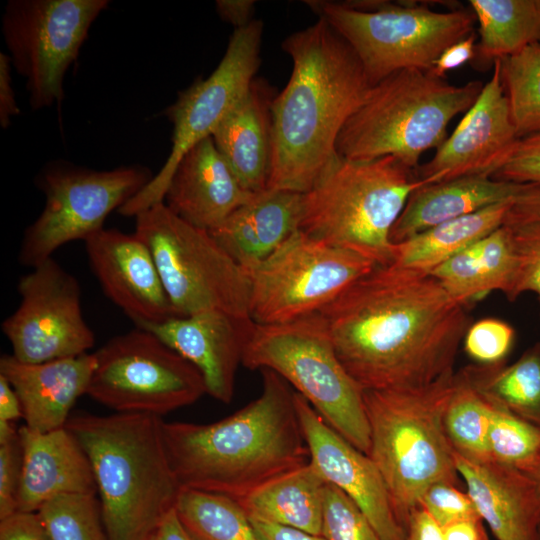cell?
<instances>
[{"label":"cell","mask_w":540,"mask_h":540,"mask_svg":"<svg viewBox=\"0 0 540 540\" xmlns=\"http://www.w3.org/2000/svg\"><path fill=\"white\" fill-rule=\"evenodd\" d=\"M302 204L303 194L267 189L209 232L248 273L299 230Z\"/></svg>","instance_id":"d4e9b609"},{"label":"cell","mask_w":540,"mask_h":540,"mask_svg":"<svg viewBox=\"0 0 540 540\" xmlns=\"http://www.w3.org/2000/svg\"><path fill=\"white\" fill-rule=\"evenodd\" d=\"M250 522L260 540H325L300 529L249 517Z\"/></svg>","instance_id":"681fc988"},{"label":"cell","mask_w":540,"mask_h":540,"mask_svg":"<svg viewBox=\"0 0 540 540\" xmlns=\"http://www.w3.org/2000/svg\"><path fill=\"white\" fill-rule=\"evenodd\" d=\"M444 540H489L481 517L454 522L442 528Z\"/></svg>","instance_id":"816d5d0a"},{"label":"cell","mask_w":540,"mask_h":540,"mask_svg":"<svg viewBox=\"0 0 540 540\" xmlns=\"http://www.w3.org/2000/svg\"><path fill=\"white\" fill-rule=\"evenodd\" d=\"M95 366L94 353L42 363H25L4 354L0 376L16 392L25 426L49 432L66 426L75 402L87 393Z\"/></svg>","instance_id":"603a6c76"},{"label":"cell","mask_w":540,"mask_h":540,"mask_svg":"<svg viewBox=\"0 0 540 540\" xmlns=\"http://www.w3.org/2000/svg\"><path fill=\"white\" fill-rule=\"evenodd\" d=\"M282 48L292 72L271 104L267 189L304 194L338 156L341 129L372 85L352 48L323 19L289 35Z\"/></svg>","instance_id":"7a4b0ae2"},{"label":"cell","mask_w":540,"mask_h":540,"mask_svg":"<svg viewBox=\"0 0 540 540\" xmlns=\"http://www.w3.org/2000/svg\"><path fill=\"white\" fill-rule=\"evenodd\" d=\"M135 234L148 246L178 316L217 310L251 319V282L212 237L173 213L164 202L136 217Z\"/></svg>","instance_id":"30bf717a"},{"label":"cell","mask_w":540,"mask_h":540,"mask_svg":"<svg viewBox=\"0 0 540 540\" xmlns=\"http://www.w3.org/2000/svg\"><path fill=\"white\" fill-rule=\"evenodd\" d=\"M472 107L433 158L415 170L419 179L436 183L466 175L493 176L518 140L500 75L499 60Z\"/></svg>","instance_id":"e0dca14e"},{"label":"cell","mask_w":540,"mask_h":540,"mask_svg":"<svg viewBox=\"0 0 540 540\" xmlns=\"http://www.w3.org/2000/svg\"><path fill=\"white\" fill-rule=\"evenodd\" d=\"M515 271L516 255L511 234L503 224L430 274L455 301L468 307L495 290L507 297Z\"/></svg>","instance_id":"83f0119b"},{"label":"cell","mask_w":540,"mask_h":540,"mask_svg":"<svg viewBox=\"0 0 540 540\" xmlns=\"http://www.w3.org/2000/svg\"><path fill=\"white\" fill-rule=\"evenodd\" d=\"M139 165L96 171L68 163L47 165L37 178L45 204L23 235L19 262L31 268L52 258L66 243L85 241L103 229L108 215L120 209L152 179Z\"/></svg>","instance_id":"7c38bea8"},{"label":"cell","mask_w":540,"mask_h":540,"mask_svg":"<svg viewBox=\"0 0 540 540\" xmlns=\"http://www.w3.org/2000/svg\"><path fill=\"white\" fill-rule=\"evenodd\" d=\"M175 511L192 540H260L244 509L228 496L181 489Z\"/></svg>","instance_id":"d6a6232c"},{"label":"cell","mask_w":540,"mask_h":540,"mask_svg":"<svg viewBox=\"0 0 540 540\" xmlns=\"http://www.w3.org/2000/svg\"><path fill=\"white\" fill-rule=\"evenodd\" d=\"M22 466L18 436L0 444V520L17 512V494Z\"/></svg>","instance_id":"7bdbcfd3"},{"label":"cell","mask_w":540,"mask_h":540,"mask_svg":"<svg viewBox=\"0 0 540 540\" xmlns=\"http://www.w3.org/2000/svg\"><path fill=\"white\" fill-rule=\"evenodd\" d=\"M262 391L228 417L209 424L164 422L163 438L182 489L236 501L310 461L295 390L269 369Z\"/></svg>","instance_id":"3957f363"},{"label":"cell","mask_w":540,"mask_h":540,"mask_svg":"<svg viewBox=\"0 0 540 540\" xmlns=\"http://www.w3.org/2000/svg\"><path fill=\"white\" fill-rule=\"evenodd\" d=\"M484 84L453 85L418 69L397 71L373 85L338 136L337 154L369 160L393 156L416 170L421 155L446 139L451 120L466 113Z\"/></svg>","instance_id":"52a82bcc"},{"label":"cell","mask_w":540,"mask_h":540,"mask_svg":"<svg viewBox=\"0 0 540 540\" xmlns=\"http://www.w3.org/2000/svg\"><path fill=\"white\" fill-rule=\"evenodd\" d=\"M17 288L19 306L1 324L17 360L42 363L79 356L94 346L80 284L53 258L21 276Z\"/></svg>","instance_id":"2e32d148"},{"label":"cell","mask_w":540,"mask_h":540,"mask_svg":"<svg viewBox=\"0 0 540 540\" xmlns=\"http://www.w3.org/2000/svg\"><path fill=\"white\" fill-rule=\"evenodd\" d=\"M12 69L8 54L0 53V125L4 129L21 113L12 85Z\"/></svg>","instance_id":"bcb514c9"},{"label":"cell","mask_w":540,"mask_h":540,"mask_svg":"<svg viewBox=\"0 0 540 540\" xmlns=\"http://www.w3.org/2000/svg\"><path fill=\"white\" fill-rule=\"evenodd\" d=\"M150 540H158L157 535L155 534Z\"/></svg>","instance_id":"9f6ffc18"},{"label":"cell","mask_w":540,"mask_h":540,"mask_svg":"<svg viewBox=\"0 0 540 540\" xmlns=\"http://www.w3.org/2000/svg\"><path fill=\"white\" fill-rule=\"evenodd\" d=\"M492 177L517 184L540 185V131L520 138Z\"/></svg>","instance_id":"b9f144b4"},{"label":"cell","mask_w":540,"mask_h":540,"mask_svg":"<svg viewBox=\"0 0 540 540\" xmlns=\"http://www.w3.org/2000/svg\"><path fill=\"white\" fill-rule=\"evenodd\" d=\"M255 194L241 184L209 136L182 156L163 202L184 221L210 231Z\"/></svg>","instance_id":"44dd1931"},{"label":"cell","mask_w":540,"mask_h":540,"mask_svg":"<svg viewBox=\"0 0 540 540\" xmlns=\"http://www.w3.org/2000/svg\"><path fill=\"white\" fill-rule=\"evenodd\" d=\"M421 506L442 528L454 522L480 517L467 492L449 483H436L421 496Z\"/></svg>","instance_id":"60d3db41"},{"label":"cell","mask_w":540,"mask_h":540,"mask_svg":"<svg viewBox=\"0 0 540 540\" xmlns=\"http://www.w3.org/2000/svg\"><path fill=\"white\" fill-rule=\"evenodd\" d=\"M455 463L479 516L497 540H538L540 493L526 474L456 452Z\"/></svg>","instance_id":"cb8c5ba5"},{"label":"cell","mask_w":540,"mask_h":540,"mask_svg":"<svg viewBox=\"0 0 540 540\" xmlns=\"http://www.w3.org/2000/svg\"><path fill=\"white\" fill-rule=\"evenodd\" d=\"M0 540H51L38 512H15L0 520Z\"/></svg>","instance_id":"ee69618b"},{"label":"cell","mask_w":540,"mask_h":540,"mask_svg":"<svg viewBox=\"0 0 540 540\" xmlns=\"http://www.w3.org/2000/svg\"><path fill=\"white\" fill-rule=\"evenodd\" d=\"M94 355L86 395L115 413L162 417L207 394L198 369L144 329L111 338Z\"/></svg>","instance_id":"8fae6325"},{"label":"cell","mask_w":540,"mask_h":540,"mask_svg":"<svg viewBox=\"0 0 540 540\" xmlns=\"http://www.w3.org/2000/svg\"><path fill=\"white\" fill-rule=\"evenodd\" d=\"M405 540H444L442 527L418 506L411 511L407 519Z\"/></svg>","instance_id":"7dc6e473"},{"label":"cell","mask_w":540,"mask_h":540,"mask_svg":"<svg viewBox=\"0 0 540 540\" xmlns=\"http://www.w3.org/2000/svg\"><path fill=\"white\" fill-rule=\"evenodd\" d=\"M538 540H540V526H539V532H538Z\"/></svg>","instance_id":"6f0895ef"},{"label":"cell","mask_w":540,"mask_h":540,"mask_svg":"<svg viewBox=\"0 0 540 540\" xmlns=\"http://www.w3.org/2000/svg\"><path fill=\"white\" fill-rule=\"evenodd\" d=\"M516 255L514 281L507 296L511 302L526 291L537 294L540 305V219L519 220L506 217Z\"/></svg>","instance_id":"f35d334b"},{"label":"cell","mask_w":540,"mask_h":540,"mask_svg":"<svg viewBox=\"0 0 540 540\" xmlns=\"http://www.w3.org/2000/svg\"><path fill=\"white\" fill-rule=\"evenodd\" d=\"M499 60L500 75L519 138L540 131V43Z\"/></svg>","instance_id":"e575fe53"},{"label":"cell","mask_w":540,"mask_h":540,"mask_svg":"<svg viewBox=\"0 0 540 540\" xmlns=\"http://www.w3.org/2000/svg\"><path fill=\"white\" fill-rule=\"evenodd\" d=\"M489 461L527 473L540 458V427L493 405Z\"/></svg>","instance_id":"d590c367"},{"label":"cell","mask_w":540,"mask_h":540,"mask_svg":"<svg viewBox=\"0 0 540 540\" xmlns=\"http://www.w3.org/2000/svg\"><path fill=\"white\" fill-rule=\"evenodd\" d=\"M18 438L22 466L17 512H37L60 495H96L90 461L66 427L38 432L23 425Z\"/></svg>","instance_id":"7402d4cb"},{"label":"cell","mask_w":540,"mask_h":540,"mask_svg":"<svg viewBox=\"0 0 540 540\" xmlns=\"http://www.w3.org/2000/svg\"><path fill=\"white\" fill-rule=\"evenodd\" d=\"M215 7L221 20L231 24L235 29L245 27L254 20L253 0H217Z\"/></svg>","instance_id":"f907efd6"},{"label":"cell","mask_w":540,"mask_h":540,"mask_svg":"<svg viewBox=\"0 0 540 540\" xmlns=\"http://www.w3.org/2000/svg\"><path fill=\"white\" fill-rule=\"evenodd\" d=\"M254 322L210 310L135 327L149 331L201 373L207 394L228 404Z\"/></svg>","instance_id":"ffe728a7"},{"label":"cell","mask_w":540,"mask_h":540,"mask_svg":"<svg viewBox=\"0 0 540 540\" xmlns=\"http://www.w3.org/2000/svg\"><path fill=\"white\" fill-rule=\"evenodd\" d=\"M469 5L479 24L478 69L540 43V0H470Z\"/></svg>","instance_id":"1f68e13d"},{"label":"cell","mask_w":540,"mask_h":540,"mask_svg":"<svg viewBox=\"0 0 540 540\" xmlns=\"http://www.w3.org/2000/svg\"><path fill=\"white\" fill-rule=\"evenodd\" d=\"M274 97L268 83L255 79L245 97L211 136L241 184L252 193L267 190Z\"/></svg>","instance_id":"4316f807"},{"label":"cell","mask_w":540,"mask_h":540,"mask_svg":"<svg viewBox=\"0 0 540 540\" xmlns=\"http://www.w3.org/2000/svg\"><path fill=\"white\" fill-rule=\"evenodd\" d=\"M475 40L476 37L472 33L448 47L428 72L435 77L444 78L449 71L460 68L467 62L474 60L476 54Z\"/></svg>","instance_id":"f6af8a7d"},{"label":"cell","mask_w":540,"mask_h":540,"mask_svg":"<svg viewBox=\"0 0 540 540\" xmlns=\"http://www.w3.org/2000/svg\"><path fill=\"white\" fill-rule=\"evenodd\" d=\"M467 307L430 273L375 266L318 312L362 390L414 388L454 372Z\"/></svg>","instance_id":"6da1fadb"},{"label":"cell","mask_w":540,"mask_h":540,"mask_svg":"<svg viewBox=\"0 0 540 540\" xmlns=\"http://www.w3.org/2000/svg\"><path fill=\"white\" fill-rule=\"evenodd\" d=\"M242 365L280 375L331 428L368 455L363 390L341 364L319 313L286 323H254Z\"/></svg>","instance_id":"9c48e42d"},{"label":"cell","mask_w":540,"mask_h":540,"mask_svg":"<svg viewBox=\"0 0 540 540\" xmlns=\"http://www.w3.org/2000/svg\"><path fill=\"white\" fill-rule=\"evenodd\" d=\"M162 424L151 414L81 412L65 426L90 461L108 540H150L175 508L182 488Z\"/></svg>","instance_id":"277c9868"},{"label":"cell","mask_w":540,"mask_h":540,"mask_svg":"<svg viewBox=\"0 0 540 540\" xmlns=\"http://www.w3.org/2000/svg\"><path fill=\"white\" fill-rule=\"evenodd\" d=\"M23 417L19 398L9 384L0 376V422H11Z\"/></svg>","instance_id":"f5cc1de1"},{"label":"cell","mask_w":540,"mask_h":540,"mask_svg":"<svg viewBox=\"0 0 540 540\" xmlns=\"http://www.w3.org/2000/svg\"><path fill=\"white\" fill-rule=\"evenodd\" d=\"M107 0H10L2 32L12 67L25 79L33 110L63 99V81Z\"/></svg>","instance_id":"5bb4252c"},{"label":"cell","mask_w":540,"mask_h":540,"mask_svg":"<svg viewBox=\"0 0 540 540\" xmlns=\"http://www.w3.org/2000/svg\"><path fill=\"white\" fill-rule=\"evenodd\" d=\"M429 184L393 156H337L303 194L299 230L376 265L393 262L391 230L411 193Z\"/></svg>","instance_id":"8992f818"},{"label":"cell","mask_w":540,"mask_h":540,"mask_svg":"<svg viewBox=\"0 0 540 540\" xmlns=\"http://www.w3.org/2000/svg\"><path fill=\"white\" fill-rule=\"evenodd\" d=\"M521 185L485 174L425 184L409 196L391 230L390 240L396 244L438 224L513 201Z\"/></svg>","instance_id":"484cf974"},{"label":"cell","mask_w":540,"mask_h":540,"mask_svg":"<svg viewBox=\"0 0 540 540\" xmlns=\"http://www.w3.org/2000/svg\"><path fill=\"white\" fill-rule=\"evenodd\" d=\"M506 217L519 220L540 219V185L522 184Z\"/></svg>","instance_id":"c3c4849f"},{"label":"cell","mask_w":540,"mask_h":540,"mask_svg":"<svg viewBox=\"0 0 540 540\" xmlns=\"http://www.w3.org/2000/svg\"><path fill=\"white\" fill-rule=\"evenodd\" d=\"M37 512L51 540H108L94 495H60Z\"/></svg>","instance_id":"8d00e7d4"},{"label":"cell","mask_w":540,"mask_h":540,"mask_svg":"<svg viewBox=\"0 0 540 540\" xmlns=\"http://www.w3.org/2000/svg\"><path fill=\"white\" fill-rule=\"evenodd\" d=\"M526 474L535 484L538 492L540 493V458L536 464Z\"/></svg>","instance_id":"11a10c76"},{"label":"cell","mask_w":540,"mask_h":540,"mask_svg":"<svg viewBox=\"0 0 540 540\" xmlns=\"http://www.w3.org/2000/svg\"><path fill=\"white\" fill-rule=\"evenodd\" d=\"M321 536L325 540H381L359 506L328 482L323 491Z\"/></svg>","instance_id":"74e56055"},{"label":"cell","mask_w":540,"mask_h":540,"mask_svg":"<svg viewBox=\"0 0 540 540\" xmlns=\"http://www.w3.org/2000/svg\"><path fill=\"white\" fill-rule=\"evenodd\" d=\"M456 383L444 413V428L453 450L475 462L489 461L488 434L493 405L455 373Z\"/></svg>","instance_id":"836d02e7"},{"label":"cell","mask_w":540,"mask_h":540,"mask_svg":"<svg viewBox=\"0 0 540 540\" xmlns=\"http://www.w3.org/2000/svg\"><path fill=\"white\" fill-rule=\"evenodd\" d=\"M352 48L373 86L404 69L430 71L451 45L472 34V11L431 10L415 1H305Z\"/></svg>","instance_id":"ba28073f"},{"label":"cell","mask_w":540,"mask_h":540,"mask_svg":"<svg viewBox=\"0 0 540 540\" xmlns=\"http://www.w3.org/2000/svg\"><path fill=\"white\" fill-rule=\"evenodd\" d=\"M513 201L438 224L394 244L393 264L430 273L504 224Z\"/></svg>","instance_id":"f546056e"},{"label":"cell","mask_w":540,"mask_h":540,"mask_svg":"<svg viewBox=\"0 0 540 540\" xmlns=\"http://www.w3.org/2000/svg\"><path fill=\"white\" fill-rule=\"evenodd\" d=\"M326 483L309 461L262 484L237 502L248 517L321 535Z\"/></svg>","instance_id":"f1b7e54d"},{"label":"cell","mask_w":540,"mask_h":540,"mask_svg":"<svg viewBox=\"0 0 540 540\" xmlns=\"http://www.w3.org/2000/svg\"><path fill=\"white\" fill-rule=\"evenodd\" d=\"M515 330L498 318L472 322L463 338L465 353L477 364L503 363L512 350Z\"/></svg>","instance_id":"ab89813d"},{"label":"cell","mask_w":540,"mask_h":540,"mask_svg":"<svg viewBox=\"0 0 540 540\" xmlns=\"http://www.w3.org/2000/svg\"><path fill=\"white\" fill-rule=\"evenodd\" d=\"M156 535L158 540H192L179 521L175 508L165 516Z\"/></svg>","instance_id":"db71d44e"},{"label":"cell","mask_w":540,"mask_h":540,"mask_svg":"<svg viewBox=\"0 0 540 540\" xmlns=\"http://www.w3.org/2000/svg\"><path fill=\"white\" fill-rule=\"evenodd\" d=\"M375 266L298 230L248 272L250 318L256 324H279L318 313Z\"/></svg>","instance_id":"4fadbf2b"},{"label":"cell","mask_w":540,"mask_h":540,"mask_svg":"<svg viewBox=\"0 0 540 540\" xmlns=\"http://www.w3.org/2000/svg\"><path fill=\"white\" fill-rule=\"evenodd\" d=\"M310 463L326 482L346 493L363 511L381 540H405L384 479L372 459L331 428L295 391Z\"/></svg>","instance_id":"ac0fdd59"},{"label":"cell","mask_w":540,"mask_h":540,"mask_svg":"<svg viewBox=\"0 0 540 540\" xmlns=\"http://www.w3.org/2000/svg\"><path fill=\"white\" fill-rule=\"evenodd\" d=\"M458 372L492 405L540 427V342L510 365L476 363Z\"/></svg>","instance_id":"4dcf8cb0"},{"label":"cell","mask_w":540,"mask_h":540,"mask_svg":"<svg viewBox=\"0 0 540 540\" xmlns=\"http://www.w3.org/2000/svg\"><path fill=\"white\" fill-rule=\"evenodd\" d=\"M263 22L254 19L234 29L226 51L215 70L179 92L167 108L173 126L171 151L150 182L118 210L136 217L164 201L172 174L182 156L196 143L212 136L219 124L248 93L260 65Z\"/></svg>","instance_id":"9a60e30c"},{"label":"cell","mask_w":540,"mask_h":540,"mask_svg":"<svg viewBox=\"0 0 540 540\" xmlns=\"http://www.w3.org/2000/svg\"><path fill=\"white\" fill-rule=\"evenodd\" d=\"M84 244L104 294L135 326L178 316L150 249L135 233L103 228Z\"/></svg>","instance_id":"d6986e66"},{"label":"cell","mask_w":540,"mask_h":540,"mask_svg":"<svg viewBox=\"0 0 540 540\" xmlns=\"http://www.w3.org/2000/svg\"><path fill=\"white\" fill-rule=\"evenodd\" d=\"M455 373L421 387L363 390L368 456L384 479L404 529L430 486L443 482L460 487L455 451L444 428Z\"/></svg>","instance_id":"5b68a950"}]
</instances>
